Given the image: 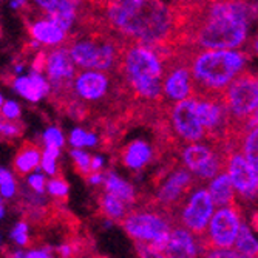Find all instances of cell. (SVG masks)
Returning <instances> with one entry per match:
<instances>
[{
    "label": "cell",
    "instance_id": "d6986e66",
    "mask_svg": "<svg viewBox=\"0 0 258 258\" xmlns=\"http://www.w3.org/2000/svg\"><path fill=\"white\" fill-rule=\"evenodd\" d=\"M14 91L19 96H22L25 101L31 104H37L46 96L51 95V87L46 81L45 75L31 72L27 76H16L11 82Z\"/></svg>",
    "mask_w": 258,
    "mask_h": 258
},
{
    "label": "cell",
    "instance_id": "f546056e",
    "mask_svg": "<svg viewBox=\"0 0 258 258\" xmlns=\"http://www.w3.org/2000/svg\"><path fill=\"white\" fill-rule=\"evenodd\" d=\"M42 146L43 147H56V149H60L65 147V143H67V138H65V133L62 132L60 127L57 125H50L46 127L42 133Z\"/></svg>",
    "mask_w": 258,
    "mask_h": 258
},
{
    "label": "cell",
    "instance_id": "603a6c76",
    "mask_svg": "<svg viewBox=\"0 0 258 258\" xmlns=\"http://www.w3.org/2000/svg\"><path fill=\"white\" fill-rule=\"evenodd\" d=\"M98 206H99L101 214L107 220H111L113 223H121L127 217V214L132 210L130 206H127L125 203H122L118 198H114V197L105 194L104 190L99 194Z\"/></svg>",
    "mask_w": 258,
    "mask_h": 258
},
{
    "label": "cell",
    "instance_id": "f907efd6",
    "mask_svg": "<svg viewBox=\"0 0 258 258\" xmlns=\"http://www.w3.org/2000/svg\"><path fill=\"white\" fill-rule=\"evenodd\" d=\"M0 34H2V31H0Z\"/></svg>",
    "mask_w": 258,
    "mask_h": 258
},
{
    "label": "cell",
    "instance_id": "74e56055",
    "mask_svg": "<svg viewBox=\"0 0 258 258\" xmlns=\"http://www.w3.org/2000/svg\"><path fill=\"white\" fill-rule=\"evenodd\" d=\"M136 247V253L139 258H167L164 255L162 250H158L149 244H143V243H135Z\"/></svg>",
    "mask_w": 258,
    "mask_h": 258
},
{
    "label": "cell",
    "instance_id": "7bdbcfd3",
    "mask_svg": "<svg viewBox=\"0 0 258 258\" xmlns=\"http://www.w3.org/2000/svg\"><path fill=\"white\" fill-rule=\"evenodd\" d=\"M102 226H104L105 229H110V227H113V226H114V223H113L111 220H107V218H105V220L102 221Z\"/></svg>",
    "mask_w": 258,
    "mask_h": 258
},
{
    "label": "cell",
    "instance_id": "4316f807",
    "mask_svg": "<svg viewBox=\"0 0 258 258\" xmlns=\"http://www.w3.org/2000/svg\"><path fill=\"white\" fill-rule=\"evenodd\" d=\"M62 150L56 147H43L42 156H40V172L46 176H57L59 175V158Z\"/></svg>",
    "mask_w": 258,
    "mask_h": 258
},
{
    "label": "cell",
    "instance_id": "52a82bcc",
    "mask_svg": "<svg viewBox=\"0 0 258 258\" xmlns=\"http://www.w3.org/2000/svg\"><path fill=\"white\" fill-rule=\"evenodd\" d=\"M227 153L206 141L184 144L179 152V161L187 172H190L197 184H204L224 170Z\"/></svg>",
    "mask_w": 258,
    "mask_h": 258
},
{
    "label": "cell",
    "instance_id": "f35d334b",
    "mask_svg": "<svg viewBox=\"0 0 258 258\" xmlns=\"http://www.w3.org/2000/svg\"><path fill=\"white\" fill-rule=\"evenodd\" d=\"M105 167V158L102 155H93L90 162V170L91 172H104Z\"/></svg>",
    "mask_w": 258,
    "mask_h": 258
},
{
    "label": "cell",
    "instance_id": "d4e9b609",
    "mask_svg": "<svg viewBox=\"0 0 258 258\" xmlns=\"http://www.w3.org/2000/svg\"><path fill=\"white\" fill-rule=\"evenodd\" d=\"M99 135L87 130L84 127H75L72 132H70L68 138H67V143L72 149H95L99 146Z\"/></svg>",
    "mask_w": 258,
    "mask_h": 258
},
{
    "label": "cell",
    "instance_id": "83f0119b",
    "mask_svg": "<svg viewBox=\"0 0 258 258\" xmlns=\"http://www.w3.org/2000/svg\"><path fill=\"white\" fill-rule=\"evenodd\" d=\"M19 182L13 170L0 167V197L4 200H13L17 197Z\"/></svg>",
    "mask_w": 258,
    "mask_h": 258
},
{
    "label": "cell",
    "instance_id": "e0dca14e",
    "mask_svg": "<svg viewBox=\"0 0 258 258\" xmlns=\"http://www.w3.org/2000/svg\"><path fill=\"white\" fill-rule=\"evenodd\" d=\"M156 158V149L147 139L136 138L132 139L121 149V164L133 173H141L147 169Z\"/></svg>",
    "mask_w": 258,
    "mask_h": 258
},
{
    "label": "cell",
    "instance_id": "484cf974",
    "mask_svg": "<svg viewBox=\"0 0 258 258\" xmlns=\"http://www.w3.org/2000/svg\"><path fill=\"white\" fill-rule=\"evenodd\" d=\"M238 152L252 164L258 166V128L246 132L238 141Z\"/></svg>",
    "mask_w": 258,
    "mask_h": 258
},
{
    "label": "cell",
    "instance_id": "5bb4252c",
    "mask_svg": "<svg viewBox=\"0 0 258 258\" xmlns=\"http://www.w3.org/2000/svg\"><path fill=\"white\" fill-rule=\"evenodd\" d=\"M167 110L169 114V125L172 130V135L184 144L192 143H201L206 141V133L198 121L197 116V99L195 96L172 104Z\"/></svg>",
    "mask_w": 258,
    "mask_h": 258
},
{
    "label": "cell",
    "instance_id": "ffe728a7",
    "mask_svg": "<svg viewBox=\"0 0 258 258\" xmlns=\"http://www.w3.org/2000/svg\"><path fill=\"white\" fill-rule=\"evenodd\" d=\"M102 187H104L105 194L121 200L132 209L138 203V190H136L135 184L132 181L125 179L124 176H121L118 172H114V170L104 172Z\"/></svg>",
    "mask_w": 258,
    "mask_h": 258
},
{
    "label": "cell",
    "instance_id": "c3c4849f",
    "mask_svg": "<svg viewBox=\"0 0 258 258\" xmlns=\"http://www.w3.org/2000/svg\"><path fill=\"white\" fill-rule=\"evenodd\" d=\"M0 204H5V200L2 197H0Z\"/></svg>",
    "mask_w": 258,
    "mask_h": 258
},
{
    "label": "cell",
    "instance_id": "60d3db41",
    "mask_svg": "<svg viewBox=\"0 0 258 258\" xmlns=\"http://www.w3.org/2000/svg\"><path fill=\"white\" fill-rule=\"evenodd\" d=\"M57 252H59L60 258H72L75 255V246L70 243H62L57 247Z\"/></svg>",
    "mask_w": 258,
    "mask_h": 258
},
{
    "label": "cell",
    "instance_id": "2e32d148",
    "mask_svg": "<svg viewBox=\"0 0 258 258\" xmlns=\"http://www.w3.org/2000/svg\"><path fill=\"white\" fill-rule=\"evenodd\" d=\"M203 252L204 246L201 237L178 224L172 227L169 241L164 247V255L167 258H201Z\"/></svg>",
    "mask_w": 258,
    "mask_h": 258
},
{
    "label": "cell",
    "instance_id": "d6a6232c",
    "mask_svg": "<svg viewBox=\"0 0 258 258\" xmlns=\"http://www.w3.org/2000/svg\"><path fill=\"white\" fill-rule=\"evenodd\" d=\"M70 158H72L73 164L76 170L82 175V176H87L91 173L90 170V162H91V155L87 152V150H82V149H72L70 150Z\"/></svg>",
    "mask_w": 258,
    "mask_h": 258
},
{
    "label": "cell",
    "instance_id": "f1b7e54d",
    "mask_svg": "<svg viewBox=\"0 0 258 258\" xmlns=\"http://www.w3.org/2000/svg\"><path fill=\"white\" fill-rule=\"evenodd\" d=\"M11 241L19 247V249H25L27 246H30L31 243V237H30V224L25 220L17 221L10 233Z\"/></svg>",
    "mask_w": 258,
    "mask_h": 258
},
{
    "label": "cell",
    "instance_id": "ee69618b",
    "mask_svg": "<svg viewBox=\"0 0 258 258\" xmlns=\"http://www.w3.org/2000/svg\"><path fill=\"white\" fill-rule=\"evenodd\" d=\"M5 215H7V207L5 204H0V220L5 218Z\"/></svg>",
    "mask_w": 258,
    "mask_h": 258
},
{
    "label": "cell",
    "instance_id": "3957f363",
    "mask_svg": "<svg viewBox=\"0 0 258 258\" xmlns=\"http://www.w3.org/2000/svg\"><path fill=\"white\" fill-rule=\"evenodd\" d=\"M176 48L125 43L116 70L121 87L139 102L149 105L161 104L162 78L166 73L167 59Z\"/></svg>",
    "mask_w": 258,
    "mask_h": 258
},
{
    "label": "cell",
    "instance_id": "d590c367",
    "mask_svg": "<svg viewBox=\"0 0 258 258\" xmlns=\"http://www.w3.org/2000/svg\"><path fill=\"white\" fill-rule=\"evenodd\" d=\"M23 133V125L19 122H10L0 118V139H17Z\"/></svg>",
    "mask_w": 258,
    "mask_h": 258
},
{
    "label": "cell",
    "instance_id": "8fae6325",
    "mask_svg": "<svg viewBox=\"0 0 258 258\" xmlns=\"http://www.w3.org/2000/svg\"><path fill=\"white\" fill-rule=\"evenodd\" d=\"M197 184L190 172H187L182 166H176L172 170L162 175L161 181L156 185L153 204L155 207L166 210L170 215L173 210L182 203V200L192 190Z\"/></svg>",
    "mask_w": 258,
    "mask_h": 258
},
{
    "label": "cell",
    "instance_id": "836d02e7",
    "mask_svg": "<svg viewBox=\"0 0 258 258\" xmlns=\"http://www.w3.org/2000/svg\"><path fill=\"white\" fill-rule=\"evenodd\" d=\"M46 181H48V176L40 172V169H37L36 172L30 173L25 176V184L28 189L36 194V195H43L45 194V187H46Z\"/></svg>",
    "mask_w": 258,
    "mask_h": 258
},
{
    "label": "cell",
    "instance_id": "6da1fadb",
    "mask_svg": "<svg viewBox=\"0 0 258 258\" xmlns=\"http://www.w3.org/2000/svg\"><path fill=\"white\" fill-rule=\"evenodd\" d=\"M189 8V0H105L96 11L125 43L176 48L184 42Z\"/></svg>",
    "mask_w": 258,
    "mask_h": 258
},
{
    "label": "cell",
    "instance_id": "4fadbf2b",
    "mask_svg": "<svg viewBox=\"0 0 258 258\" xmlns=\"http://www.w3.org/2000/svg\"><path fill=\"white\" fill-rule=\"evenodd\" d=\"M224 172L227 173L237 201L255 203L258 197V166L249 162L238 150L230 152L226 158Z\"/></svg>",
    "mask_w": 258,
    "mask_h": 258
},
{
    "label": "cell",
    "instance_id": "9c48e42d",
    "mask_svg": "<svg viewBox=\"0 0 258 258\" xmlns=\"http://www.w3.org/2000/svg\"><path fill=\"white\" fill-rule=\"evenodd\" d=\"M215 209L217 207L212 203L206 185L195 184L182 203L173 210L172 218L175 224L187 229L198 237H203Z\"/></svg>",
    "mask_w": 258,
    "mask_h": 258
},
{
    "label": "cell",
    "instance_id": "8992f818",
    "mask_svg": "<svg viewBox=\"0 0 258 258\" xmlns=\"http://www.w3.org/2000/svg\"><path fill=\"white\" fill-rule=\"evenodd\" d=\"M232 122V135L238 136L237 128L258 110V81L256 75L249 70L240 75L221 95Z\"/></svg>",
    "mask_w": 258,
    "mask_h": 258
},
{
    "label": "cell",
    "instance_id": "277c9868",
    "mask_svg": "<svg viewBox=\"0 0 258 258\" xmlns=\"http://www.w3.org/2000/svg\"><path fill=\"white\" fill-rule=\"evenodd\" d=\"M250 53L241 50H192L187 63L195 95H223L240 75L247 72Z\"/></svg>",
    "mask_w": 258,
    "mask_h": 258
},
{
    "label": "cell",
    "instance_id": "ac0fdd59",
    "mask_svg": "<svg viewBox=\"0 0 258 258\" xmlns=\"http://www.w3.org/2000/svg\"><path fill=\"white\" fill-rule=\"evenodd\" d=\"M28 33L31 40L37 42L40 46H48V48L63 46L70 39V36L59 25L42 16L28 22Z\"/></svg>",
    "mask_w": 258,
    "mask_h": 258
},
{
    "label": "cell",
    "instance_id": "1f68e13d",
    "mask_svg": "<svg viewBox=\"0 0 258 258\" xmlns=\"http://www.w3.org/2000/svg\"><path fill=\"white\" fill-rule=\"evenodd\" d=\"M45 192L48 194V197H51L54 200H67L68 192H70V185L65 181V178L57 175V176H53L46 181Z\"/></svg>",
    "mask_w": 258,
    "mask_h": 258
},
{
    "label": "cell",
    "instance_id": "ba28073f",
    "mask_svg": "<svg viewBox=\"0 0 258 258\" xmlns=\"http://www.w3.org/2000/svg\"><path fill=\"white\" fill-rule=\"evenodd\" d=\"M189 51V46H178L167 59L161 93V104L164 107L185 101L195 95L192 75L187 63Z\"/></svg>",
    "mask_w": 258,
    "mask_h": 258
},
{
    "label": "cell",
    "instance_id": "7a4b0ae2",
    "mask_svg": "<svg viewBox=\"0 0 258 258\" xmlns=\"http://www.w3.org/2000/svg\"><path fill=\"white\" fill-rule=\"evenodd\" d=\"M255 14L250 0H201L189 13L182 46L247 51Z\"/></svg>",
    "mask_w": 258,
    "mask_h": 258
},
{
    "label": "cell",
    "instance_id": "7402d4cb",
    "mask_svg": "<svg viewBox=\"0 0 258 258\" xmlns=\"http://www.w3.org/2000/svg\"><path fill=\"white\" fill-rule=\"evenodd\" d=\"M42 150L36 143H25L14 156L13 161V172L20 176H27L36 172L40 166Z\"/></svg>",
    "mask_w": 258,
    "mask_h": 258
},
{
    "label": "cell",
    "instance_id": "30bf717a",
    "mask_svg": "<svg viewBox=\"0 0 258 258\" xmlns=\"http://www.w3.org/2000/svg\"><path fill=\"white\" fill-rule=\"evenodd\" d=\"M244 221L240 203L215 209L201 241L206 249H232L237 240L238 230Z\"/></svg>",
    "mask_w": 258,
    "mask_h": 258
},
{
    "label": "cell",
    "instance_id": "7dc6e473",
    "mask_svg": "<svg viewBox=\"0 0 258 258\" xmlns=\"http://www.w3.org/2000/svg\"><path fill=\"white\" fill-rule=\"evenodd\" d=\"M104 2H105V0H99V5H98V8H96V10H101V7L104 5Z\"/></svg>",
    "mask_w": 258,
    "mask_h": 258
},
{
    "label": "cell",
    "instance_id": "44dd1931",
    "mask_svg": "<svg viewBox=\"0 0 258 258\" xmlns=\"http://www.w3.org/2000/svg\"><path fill=\"white\" fill-rule=\"evenodd\" d=\"M206 189L212 198V203L215 204L217 209L220 207H227V206H233L237 204V195L235 190H233L232 182L227 176V173L223 170L220 172L217 176H214L210 181L206 182Z\"/></svg>",
    "mask_w": 258,
    "mask_h": 258
},
{
    "label": "cell",
    "instance_id": "f6af8a7d",
    "mask_svg": "<svg viewBox=\"0 0 258 258\" xmlns=\"http://www.w3.org/2000/svg\"><path fill=\"white\" fill-rule=\"evenodd\" d=\"M88 2H90V5L93 7V8H98V5H99V0H88Z\"/></svg>",
    "mask_w": 258,
    "mask_h": 258
},
{
    "label": "cell",
    "instance_id": "e575fe53",
    "mask_svg": "<svg viewBox=\"0 0 258 258\" xmlns=\"http://www.w3.org/2000/svg\"><path fill=\"white\" fill-rule=\"evenodd\" d=\"M22 114V107L17 101L8 99L4 102V105L0 107V118L10 121V122H17L20 119Z\"/></svg>",
    "mask_w": 258,
    "mask_h": 258
},
{
    "label": "cell",
    "instance_id": "4dcf8cb0",
    "mask_svg": "<svg viewBox=\"0 0 258 258\" xmlns=\"http://www.w3.org/2000/svg\"><path fill=\"white\" fill-rule=\"evenodd\" d=\"M8 258H54L51 246L40 247H25V249H13L8 252Z\"/></svg>",
    "mask_w": 258,
    "mask_h": 258
},
{
    "label": "cell",
    "instance_id": "681fc988",
    "mask_svg": "<svg viewBox=\"0 0 258 258\" xmlns=\"http://www.w3.org/2000/svg\"><path fill=\"white\" fill-rule=\"evenodd\" d=\"M0 243H2V235H0Z\"/></svg>",
    "mask_w": 258,
    "mask_h": 258
},
{
    "label": "cell",
    "instance_id": "b9f144b4",
    "mask_svg": "<svg viewBox=\"0 0 258 258\" xmlns=\"http://www.w3.org/2000/svg\"><path fill=\"white\" fill-rule=\"evenodd\" d=\"M23 70H25V65H23V63H16L14 65V75L20 76V73L23 72Z\"/></svg>",
    "mask_w": 258,
    "mask_h": 258
},
{
    "label": "cell",
    "instance_id": "9a60e30c",
    "mask_svg": "<svg viewBox=\"0 0 258 258\" xmlns=\"http://www.w3.org/2000/svg\"><path fill=\"white\" fill-rule=\"evenodd\" d=\"M43 73L51 87V91L57 98L63 101L65 98H72L70 96V87H72L73 78L78 72L75 63L70 59L65 45L46 51Z\"/></svg>",
    "mask_w": 258,
    "mask_h": 258
},
{
    "label": "cell",
    "instance_id": "ab89813d",
    "mask_svg": "<svg viewBox=\"0 0 258 258\" xmlns=\"http://www.w3.org/2000/svg\"><path fill=\"white\" fill-rule=\"evenodd\" d=\"M87 182L93 187H99L104 182V172H91L90 175L85 176Z\"/></svg>",
    "mask_w": 258,
    "mask_h": 258
},
{
    "label": "cell",
    "instance_id": "8d00e7d4",
    "mask_svg": "<svg viewBox=\"0 0 258 258\" xmlns=\"http://www.w3.org/2000/svg\"><path fill=\"white\" fill-rule=\"evenodd\" d=\"M201 258H249L237 252L235 249H206Z\"/></svg>",
    "mask_w": 258,
    "mask_h": 258
},
{
    "label": "cell",
    "instance_id": "bcb514c9",
    "mask_svg": "<svg viewBox=\"0 0 258 258\" xmlns=\"http://www.w3.org/2000/svg\"><path fill=\"white\" fill-rule=\"evenodd\" d=\"M4 102H5V98H4V95H2V93H0V107L4 105Z\"/></svg>",
    "mask_w": 258,
    "mask_h": 258
},
{
    "label": "cell",
    "instance_id": "7c38bea8",
    "mask_svg": "<svg viewBox=\"0 0 258 258\" xmlns=\"http://www.w3.org/2000/svg\"><path fill=\"white\" fill-rule=\"evenodd\" d=\"M113 73L95 72V70H81L73 78L70 87V96L79 104H102L114 93Z\"/></svg>",
    "mask_w": 258,
    "mask_h": 258
},
{
    "label": "cell",
    "instance_id": "cb8c5ba5",
    "mask_svg": "<svg viewBox=\"0 0 258 258\" xmlns=\"http://www.w3.org/2000/svg\"><path fill=\"white\" fill-rule=\"evenodd\" d=\"M233 249L249 258L258 256V240L255 235V229L250 227V224L246 220L243 221V224L238 230L237 240L233 243Z\"/></svg>",
    "mask_w": 258,
    "mask_h": 258
},
{
    "label": "cell",
    "instance_id": "5b68a950",
    "mask_svg": "<svg viewBox=\"0 0 258 258\" xmlns=\"http://www.w3.org/2000/svg\"><path fill=\"white\" fill-rule=\"evenodd\" d=\"M121 226L135 243L149 244L164 252L175 223L172 215L166 210L158 207H144L132 209L121 221Z\"/></svg>",
    "mask_w": 258,
    "mask_h": 258
}]
</instances>
